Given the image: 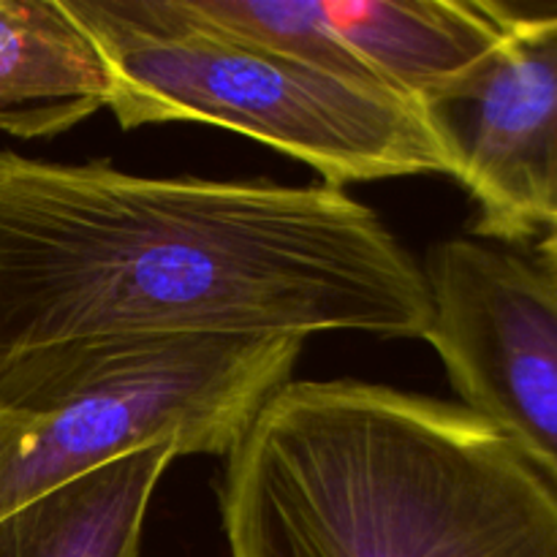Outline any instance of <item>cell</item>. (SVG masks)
I'll use <instances>...</instances> for the list:
<instances>
[{"instance_id": "6da1fadb", "label": "cell", "mask_w": 557, "mask_h": 557, "mask_svg": "<svg viewBox=\"0 0 557 557\" xmlns=\"http://www.w3.org/2000/svg\"><path fill=\"white\" fill-rule=\"evenodd\" d=\"M428 324L422 264L343 188L0 150V370L74 343Z\"/></svg>"}, {"instance_id": "7a4b0ae2", "label": "cell", "mask_w": 557, "mask_h": 557, "mask_svg": "<svg viewBox=\"0 0 557 557\" xmlns=\"http://www.w3.org/2000/svg\"><path fill=\"white\" fill-rule=\"evenodd\" d=\"M232 557H557V495L462 408L288 381L226 455Z\"/></svg>"}, {"instance_id": "3957f363", "label": "cell", "mask_w": 557, "mask_h": 557, "mask_svg": "<svg viewBox=\"0 0 557 557\" xmlns=\"http://www.w3.org/2000/svg\"><path fill=\"white\" fill-rule=\"evenodd\" d=\"M114 82L125 131L212 123L308 163L324 185L446 174L433 120L384 87L228 36L183 0H63Z\"/></svg>"}, {"instance_id": "277c9868", "label": "cell", "mask_w": 557, "mask_h": 557, "mask_svg": "<svg viewBox=\"0 0 557 557\" xmlns=\"http://www.w3.org/2000/svg\"><path fill=\"white\" fill-rule=\"evenodd\" d=\"M308 337L185 335L44 348L0 370V520L134 451L226 457Z\"/></svg>"}, {"instance_id": "5b68a950", "label": "cell", "mask_w": 557, "mask_h": 557, "mask_svg": "<svg viewBox=\"0 0 557 557\" xmlns=\"http://www.w3.org/2000/svg\"><path fill=\"white\" fill-rule=\"evenodd\" d=\"M435 348L460 406L498 430L557 495V277L484 239L422 264Z\"/></svg>"}, {"instance_id": "8992f818", "label": "cell", "mask_w": 557, "mask_h": 557, "mask_svg": "<svg viewBox=\"0 0 557 557\" xmlns=\"http://www.w3.org/2000/svg\"><path fill=\"white\" fill-rule=\"evenodd\" d=\"M495 3L500 44L424 112L476 205L473 234L525 243L557 215V3Z\"/></svg>"}, {"instance_id": "52a82bcc", "label": "cell", "mask_w": 557, "mask_h": 557, "mask_svg": "<svg viewBox=\"0 0 557 557\" xmlns=\"http://www.w3.org/2000/svg\"><path fill=\"white\" fill-rule=\"evenodd\" d=\"M308 14L364 79L422 109L504 38L495 0H308Z\"/></svg>"}, {"instance_id": "ba28073f", "label": "cell", "mask_w": 557, "mask_h": 557, "mask_svg": "<svg viewBox=\"0 0 557 557\" xmlns=\"http://www.w3.org/2000/svg\"><path fill=\"white\" fill-rule=\"evenodd\" d=\"M114 82L63 0H0V131L44 139L109 109Z\"/></svg>"}, {"instance_id": "9c48e42d", "label": "cell", "mask_w": 557, "mask_h": 557, "mask_svg": "<svg viewBox=\"0 0 557 557\" xmlns=\"http://www.w3.org/2000/svg\"><path fill=\"white\" fill-rule=\"evenodd\" d=\"M177 457L150 446L30 500L0 520V557H139L150 498Z\"/></svg>"}, {"instance_id": "30bf717a", "label": "cell", "mask_w": 557, "mask_h": 557, "mask_svg": "<svg viewBox=\"0 0 557 557\" xmlns=\"http://www.w3.org/2000/svg\"><path fill=\"white\" fill-rule=\"evenodd\" d=\"M539 250H542V256H544V270H547L549 275L557 277V215L553 218V223L544 228Z\"/></svg>"}]
</instances>
